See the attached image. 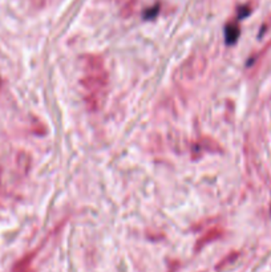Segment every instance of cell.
Instances as JSON below:
<instances>
[{
  "label": "cell",
  "mask_w": 271,
  "mask_h": 272,
  "mask_svg": "<svg viewBox=\"0 0 271 272\" xmlns=\"http://www.w3.org/2000/svg\"><path fill=\"white\" fill-rule=\"evenodd\" d=\"M239 36V28L234 24H229L226 27V41L227 43H235V40Z\"/></svg>",
  "instance_id": "2"
},
{
  "label": "cell",
  "mask_w": 271,
  "mask_h": 272,
  "mask_svg": "<svg viewBox=\"0 0 271 272\" xmlns=\"http://www.w3.org/2000/svg\"><path fill=\"white\" fill-rule=\"evenodd\" d=\"M81 88L84 102L88 110H100L105 104L109 89V75L101 56L85 55L83 57Z\"/></svg>",
  "instance_id": "1"
},
{
  "label": "cell",
  "mask_w": 271,
  "mask_h": 272,
  "mask_svg": "<svg viewBox=\"0 0 271 272\" xmlns=\"http://www.w3.org/2000/svg\"><path fill=\"white\" fill-rule=\"evenodd\" d=\"M157 12H158V7L156 6V7H153L152 10H149L148 12H145V18H153V16H155L156 14H157Z\"/></svg>",
  "instance_id": "3"
}]
</instances>
